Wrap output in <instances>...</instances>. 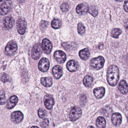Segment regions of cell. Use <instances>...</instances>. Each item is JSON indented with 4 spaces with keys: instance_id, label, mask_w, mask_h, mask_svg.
<instances>
[{
    "instance_id": "7",
    "label": "cell",
    "mask_w": 128,
    "mask_h": 128,
    "mask_svg": "<svg viewBox=\"0 0 128 128\" xmlns=\"http://www.w3.org/2000/svg\"><path fill=\"white\" fill-rule=\"evenodd\" d=\"M12 6L11 0H6L0 7V14L3 16L8 13L11 9Z\"/></svg>"
},
{
    "instance_id": "9",
    "label": "cell",
    "mask_w": 128,
    "mask_h": 128,
    "mask_svg": "<svg viewBox=\"0 0 128 128\" xmlns=\"http://www.w3.org/2000/svg\"><path fill=\"white\" fill-rule=\"evenodd\" d=\"M44 102L45 106L48 110L52 109L55 104V100L53 96L48 94L44 96Z\"/></svg>"
},
{
    "instance_id": "16",
    "label": "cell",
    "mask_w": 128,
    "mask_h": 128,
    "mask_svg": "<svg viewBox=\"0 0 128 128\" xmlns=\"http://www.w3.org/2000/svg\"><path fill=\"white\" fill-rule=\"evenodd\" d=\"M113 124L115 126L120 125L122 121V117L120 114L115 113L113 114L112 117Z\"/></svg>"
},
{
    "instance_id": "8",
    "label": "cell",
    "mask_w": 128,
    "mask_h": 128,
    "mask_svg": "<svg viewBox=\"0 0 128 128\" xmlns=\"http://www.w3.org/2000/svg\"><path fill=\"white\" fill-rule=\"evenodd\" d=\"M50 62L49 60L46 58H41L38 64V68L42 72L47 71L49 68Z\"/></svg>"
},
{
    "instance_id": "27",
    "label": "cell",
    "mask_w": 128,
    "mask_h": 128,
    "mask_svg": "<svg viewBox=\"0 0 128 128\" xmlns=\"http://www.w3.org/2000/svg\"><path fill=\"white\" fill-rule=\"evenodd\" d=\"M51 26L54 29H58L61 28V24L59 20L57 19H54L51 22Z\"/></svg>"
},
{
    "instance_id": "3",
    "label": "cell",
    "mask_w": 128,
    "mask_h": 128,
    "mask_svg": "<svg viewBox=\"0 0 128 128\" xmlns=\"http://www.w3.org/2000/svg\"><path fill=\"white\" fill-rule=\"evenodd\" d=\"M16 26L18 33L20 34L23 35L25 33L27 28L25 20L23 17L19 18L17 21Z\"/></svg>"
},
{
    "instance_id": "35",
    "label": "cell",
    "mask_w": 128,
    "mask_h": 128,
    "mask_svg": "<svg viewBox=\"0 0 128 128\" xmlns=\"http://www.w3.org/2000/svg\"><path fill=\"white\" fill-rule=\"evenodd\" d=\"M48 24H49V22H48L44 21H42L41 23V27L42 28H45L47 27Z\"/></svg>"
},
{
    "instance_id": "2",
    "label": "cell",
    "mask_w": 128,
    "mask_h": 128,
    "mask_svg": "<svg viewBox=\"0 0 128 128\" xmlns=\"http://www.w3.org/2000/svg\"><path fill=\"white\" fill-rule=\"evenodd\" d=\"M104 58L101 56L92 58L90 61V66L94 70H99L101 69L104 65Z\"/></svg>"
},
{
    "instance_id": "41",
    "label": "cell",
    "mask_w": 128,
    "mask_h": 128,
    "mask_svg": "<svg viewBox=\"0 0 128 128\" xmlns=\"http://www.w3.org/2000/svg\"><path fill=\"white\" fill-rule=\"evenodd\" d=\"M3 0H0V2L2 1Z\"/></svg>"
},
{
    "instance_id": "32",
    "label": "cell",
    "mask_w": 128,
    "mask_h": 128,
    "mask_svg": "<svg viewBox=\"0 0 128 128\" xmlns=\"http://www.w3.org/2000/svg\"><path fill=\"white\" fill-rule=\"evenodd\" d=\"M49 124V121L46 118L43 120L40 124L41 127L43 128H46Z\"/></svg>"
},
{
    "instance_id": "1",
    "label": "cell",
    "mask_w": 128,
    "mask_h": 128,
    "mask_svg": "<svg viewBox=\"0 0 128 128\" xmlns=\"http://www.w3.org/2000/svg\"><path fill=\"white\" fill-rule=\"evenodd\" d=\"M119 70L116 66H110L107 70V79L110 86H115L118 83L119 79Z\"/></svg>"
},
{
    "instance_id": "30",
    "label": "cell",
    "mask_w": 128,
    "mask_h": 128,
    "mask_svg": "<svg viewBox=\"0 0 128 128\" xmlns=\"http://www.w3.org/2000/svg\"><path fill=\"white\" fill-rule=\"evenodd\" d=\"M62 46L66 50L70 49L72 48V47L74 46V44L72 42H65L64 43L62 44Z\"/></svg>"
},
{
    "instance_id": "19",
    "label": "cell",
    "mask_w": 128,
    "mask_h": 128,
    "mask_svg": "<svg viewBox=\"0 0 128 128\" xmlns=\"http://www.w3.org/2000/svg\"><path fill=\"white\" fill-rule=\"evenodd\" d=\"M14 20L11 17H5L4 21V24L5 28L9 29L12 28L14 24Z\"/></svg>"
},
{
    "instance_id": "5",
    "label": "cell",
    "mask_w": 128,
    "mask_h": 128,
    "mask_svg": "<svg viewBox=\"0 0 128 128\" xmlns=\"http://www.w3.org/2000/svg\"><path fill=\"white\" fill-rule=\"evenodd\" d=\"M17 50V46L16 42L14 40L10 41L5 47V52L8 56L13 55Z\"/></svg>"
},
{
    "instance_id": "39",
    "label": "cell",
    "mask_w": 128,
    "mask_h": 128,
    "mask_svg": "<svg viewBox=\"0 0 128 128\" xmlns=\"http://www.w3.org/2000/svg\"><path fill=\"white\" fill-rule=\"evenodd\" d=\"M88 128H94V127L92 126H90L88 127Z\"/></svg>"
},
{
    "instance_id": "12",
    "label": "cell",
    "mask_w": 128,
    "mask_h": 128,
    "mask_svg": "<svg viewBox=\"0 0 128 128\" xmlns=\"http://www.w3.org/2000/svg\"><path fill=\"white\" fill-rule=\"evenodd\" d=\"M54 56L56 60L60 64H63L66 61V54L62 51H56L54 53Z\"/></svg>"
},
{
    "instance_id": "20",
    "label": "cell",
    "mask_w": 128,
    "mask_h": 128,
    "mask_svg": "<svg viewBox=\"0 0 128 128\" xmlns=\"http://www.w3.org/2000/svg\"><path fill=\"white\" fill-rule=\"evenodd\" d=\"M118 89L120 92L123 94H126L127 93V84L125 80H122L120 81L119 84Z\"/></svg>"
},
{
    "instance_id": "34",
    "label": "cell",
    "mask_w": 128,
    "mask_h": 128,
    "mask_svg": "<svg viewBox=\"0 0 128 128\" xmlns=\"http://www.w3.org/2000/svg\"><path fill=\"white\" fill-rule=\"evenodd\" d=\"M38 115L40 118H43L46 115L45 110L42 108H40L38 110Z\"/></svg>"
},
{
    "instance_id": "33",
    "label": "cell",
    "mask_w": 128,
    "mask_h": 128,
    "mask_svg": "<svg viewBox=\"0 0 128 128\" xmlns=\"http://www.w3.org/2000/svg\"><path fill=\"white\" fill-rule=\"evenodd\" d=\"M69 8L68 4L66 3H63L61 6V10L64 12H67L69 10Z\"/></svg>"
},
{
    "instance_id": "10",
    "label": "cell",
    "mask_w": 128,
    "mask_h": 128,
    "mask_svg": "<svg viewBox=\"0 0 128 128\" xmlns=\"http://www.w3.org/2000/svg\"><path fill=\"white\" fill-rule=\"evenodd\" d=\"M42 48L43 51L46 54H50L52 48V45L51 42L48 39H44L42 41Z\"/></svg>"
},
{
    "instance_id": "14",
    "label": "cell",
    "mask_w": 128,
    "mask_h": 128,
    "mask_svg": "<svg viewBox=\"0 0 128 128\" xmlns=\"http://www.w3.org/2000/svg\"><path fill=\"white\" fill-rule=\"evenodd\" d=\"M18 101V98L16 96H11L7 102L6 108L8 110H11L17 104Z\"/></svg>"
},
{
    "instance_id": "25",
    "label": "cell",
    "mask_w": 128,
    "mask_h": 128,
    "mask_svg": "<svg viewBox=\"0 0 128 128\" xmlns=\"http://www.w3.org/2000/svg\"><path fill=\"white\" fill-rule=\"evenodd\" d=\"M89 12L94 17H96L98 14V10L96 7L91 6L89 8Z\"/></svg>"
},
{
    "instance_id": "22",
    "label": "cell",
    "mask_w": 128,
    "mask_h": 128,
    "mask_svg": "<svg viewBox=\"0 0 128 128\" xmlns=\"http://www.w3.org/2000/svg\"><path fill=\"white\" fill-rule=\"evenodd\" d=\"M40 82L41 84L45 87H50L52 84V80L50 77H44L41 78Z\"/></svg>"
},
{
    "instance_id": "38",
    "label": "cell",
    "mask_w": 128,
    "mask_h": 128,
    "mask_svg": "<svg viewBox=\"0 0 128 128\" xmlns=\"http://www.w3.org/2000/svg\"><path fill=\"white\" fill-rule=\"evenodd\" d=\"M31 128H39L38 127H37V126H33Z\"/></svg>"
},
{
    "instance_id": "31",
    "label": "cell",
    "mask_w": 128,
    "mask_h": 128,
    "mask_svg": "<svg viewBox=\"0 0 128 128\" xmlns=\"http://www.w3.org/2000/svg\"><path fill=\"white\" fill-rule=\"evenodd\" d=\"M1 80L3 82H10L11 78L10 76L8 74L4 73L2 75V77Z\"/></svg>"
},
{
    "instance_id": "37",
    "label": "cell",
    "mask_w": 128,
    "mask_h": 128,
    "mask_svg": "<svg viewBox=\"0 0 128 128\" xmlns=\"http://www.w3.org/2000/svg\"><path fill=\"white\" fill-rule=\"evenodd\" d=\"M25 0H18V2L20 4H22L25 2Z\"/></svg>"
},
{
    "instance_id": "18",
    "label": "cell",
    "mask_w": 128,
    "mask_h": 128,
    "mask_svg": "<svg viewBox=\"0 0 128 128\" xmlns=\"http://www.w3.org/2000/svg\"><path fill=\"white\" fill-rule=\"evenodd\" d=\"M89 8L85 4H82L77 5L76 8V11L78 14L83 15L87 13L88 12Z\"/></svg>"
},
{
    "instance_id": "26",
    "label": "cell",
    "mask_w": 128,
    "mask_h": 128,
    "mask_svg": "<svg viewBox=\"0 0 128 128\" xmlns=\"http://www.w3.org/2000/svg\"><path fill=\"white\" fill-rule=\"evenodd\" d=\"M7 102L5 93L3 90L0 91V105H4Z\"/></svg>"
},
{
    "instance_id": "24",
    "label": "cell",
    "mask_w": 128,
    "mask_h": 128,
    "mask_svg": "<svg viewBox=\"0 0 128 128\" xmlns=\"http://www.w3.org/2000/svg\"><path fill=\"white\" fill-rule=\"evenodd\" d=\"M96 125L98 128H104L106 125L105 119L103 117H98L96 121Z\"/></svg>"
},
{
    "instance_id": "11",
    "label": "cell",
    "mask_w": 128,
    "mask_h": 128,
    "mask_svg": "<svg viewBox=\"0 0 128 128\" xmlns=\"http://www.w3.org/2000/svg\"><path fill=\"white\" fill-rule=\"evenodd\" d=\"M23 119V114L20 111H15L11 114V120L14 123H20L22 121Z\"/></svg>"
},
{
    "instance_id": "28",
    "label": "cell",
    "mask_w": 128,
    "mask_h": 128,
    "mask_svg": "<svg viewBox=\"0 0 128 128\" xmlns=\"http://www.w3.org/2000/svg\"><path fill=\"white\" fill-rule=\"evenodd\" d=\"M122 32L119 28H115L112 30L111 32L112 37L115 38H118L119 35L121 34Z\"/></svg>"
},
{
    "instance_id": "21",
    "label": "cell",
    "mask_w": 128,
    "mask_h": 128,
    "mask_svg": "<svg viewBox=\"0 0 128 128\" xmlns=\"http://www.w3.org/2000/svg\"><path fill=\"white\" fill-rule=\"evenodd\" d=\"M79 55L81 59L84 60H86L90 56V52L89 50L87 48L80 50L79 52Z\"/></svg>"
},
{
    "instance_id": "40",
    "label": "cell",
    "mask_w": 128,
    "mask_h": 128,
    "mask_svg": "<svg viewBox=\"0 0 128 128\" xmlns=\"http://www.w3.org/2000/svg\"><path fill=\"white\" fill-rule=\"evenodd\" d=\"M115 0L117 1L118 2H122L123 0Z\"/></svg>"
},
{
    "instance_id": "17",
    "label": "cell",
    "mask_w": 128,
    "mask_h": 128,
    "mask_svg": "<svg viewBox=\"0 0 128 128\" xmlns=\"http://www.w3.org/2000/svg\"><path fill=\"white\" fill-rule=\"evenodd\" d=\"M94 94L97 99H100L104 96L105 92V88L103 86L95 88L93 90Z\"/></svg>"
},
{
    "instance_id": "6",
    "label": "cell",
    "mask_w": 128,
    "mask_h": 128,
    "mask_svg": "<svg viewBox=\"0 0 128 128\" xmlns=\"http://www.w3.org/2000/svg\"><path fill=\"white\" fill-rule=\"evenodd\" d=\"M42 53V47L40 44H37L32 47L31 51V57L34 60L40 58Z\"/></svg>"
},
{
    "instance_id": "13",
    "label": "cell",
    "mask_w": 128,
    "mask_h": 128,
    "mask_svg": "<svg viewBox=\"0 0 128 128\" xmlns=\"http://www.w3.org/2000/svg\"><path fill=\"white\" fill-rule=\"evenodd\" d=\"M67 67L69 71L74 72L79 68V64L78 62L74 60H71L68 62Z\"/></svg>"
},
{
    "instance_id": "36",
    "label": "cell",
    "mask_w": 128,
    "mask_h": 128,
    "mask_svg": "<svg viewBox=\"0 0 128 128\" xmlns=\"http://www.w3.org/2000/svg\"><path fill=\"white\" fill-rule=\"evenodd\" d=\"M128 0H125V1L124 4V9L125 11L126 12H128Z\"/></svg>"
},
{
    "instance_id": "4",
    "label": "cell",
    "mask_w": 128,
    "mask_h": 128,
    "mask_svg": "<svg viewBox=\"0 0 128 128\" xmlns=\"http://www.w3.org/2000/svg\"><path fill=\"white\" fill-rule=\"evenodd\" d=\"M82 115L81 109L78 106L74 107L70 112L69 117L71 121L72 122L76 121L81 117Z\"/></svg>"
},
{
    "instance_id": "15",
    "label": "cell",
    "mask_w": 128,
    "mask_h": 128,
    "mask_svg": "<svg viewBox=\"0 0 128 128\" xmlns=\"http://www.w3.org/2000/svg\"><path fill=\"white\" fill-rule=\"evenodd\" d=\"M52 73L54 77L56 79H59L63 74L62 68L59 65H56L53 68Z\"/></svg>"
},
{
    "instance_id": "29",
    "label": "cell",
    "mask_w": 128,
    "mask_h": 128,
    "mask_svg": "<svg viewBox=\"0 0 128 128\" xmlns=\"http://www.w3.org/2000/svg\"><path fill=\"white\" fill-rule=\"evenodd\" d=\"M77 31L79 34H84L85 32V28L81 22H79L78 24Z\"/></svg>"
},
{
    "instance_id": "23",
    "label": "cell",
    "mask_w": 128,
    "mask_h": 128,
    "mask_svg": "<svg viewBox=\"0 0 128 128\" xmlns=\"http://www.w3.org/2000/svg\"><path fill=\"white\" fill-rule=\"evenodd\" d=\"M93 82V78L90 75H87L84 78L83 84L86 87H91Z\"/></svg>"
}]
</instances>
